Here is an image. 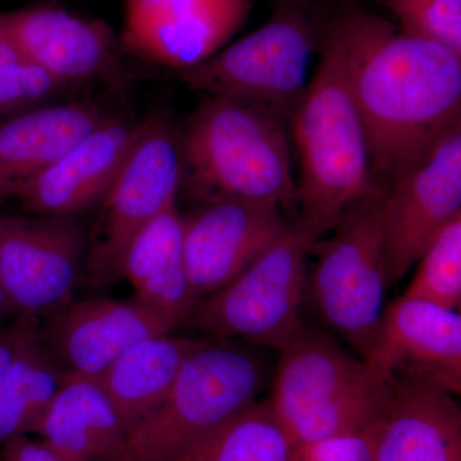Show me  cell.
Wrapping results in <instances>:
<instances>
[{"label":"cell","mask_w":461,"mask_h":461,"mask_svg":"<svg viewBox=\"0 0 461 461\" xmlns=\"http://www.w3.org/2000/svg\"><path fill=\"white\" fill-rule=\"evenodd\" d=\"M109 117L95 103L75 102L45 104L0 118V202L17 198Z\"/></svg>","instance_id":"19"},{"label":"cell","mask_w":461,"mask_h":461,"mask_svg":"<svg viewBox=\"0 0 461 461\" xmlns=\"http://www.w3.org/2000/svg\"><path fill=\"white\" fill-rule=\"evenodd\" d=\"M41 330L38 318L18 314L16 320L0 326V382L30 339Z\"/></svg>","instance_id":"29"},{"label":"cell","mask_w":461,"mask_h":461,"mask_svg":"<svg viewBox=\"0 0 461 461\" xmlns=\"http://www.w3.org/2000/svg\"><path fill=\"white\" fill-rule=\"evenodd\" d=\"M5 17L23 53L67 87L114 76L120 67V38L103 21L57 7L27 8Z\"/></svg>","instance_id":"17"},{"label":"cell","mask_w":461,"mask_h":461,"mask_svg":"<svg viewBox=\"0 0 461 461\" xmlns=\"http://www.w3.org/2000/svg\"><path fill=\"white\" fill-rule=\"evenodd\" d=\"M314 244L294 221L239 277L200 300L186 326L212 339H241L280 353L305 324L300 311Z\"/></svg>","instance_id":"7"},{"label":"cell","mask_w":461,"mask_h":461,"mask_svg":"<svg viewBox=\"0 0 461 461\" xmlns=\"http://www.w3.org/2000/svg\"><path fill=\"white\" fill-rule=\"evenodd\" d=\"M129 433L98 379L66 372L33 435L71 461H121Z\"/></svg>","instance_id":"20"},{"label":"cell","mask_w":461,"mask_h":461,"mask_svg":"<svg viewBox=\"0 0 461 461\" xmlns=\"http://www.w3.org/2000/svg\"><path fill=\"white\" fill-rule=\"evenodd\" d=\"M122 278L136 299L157 313L186 326L199 300L191 286L177 202L136 236L124 258Z\"/></svg>","instance_id":"21"},{"label":"cell","mask_w":461,"mask_h":461,"mask_svg":"<svg viewBox=\"0 0 461 461\" xmlns=\"http://www.w3.org/2000/svg\"><path fill=\"white\" fill-rule=\"evenodd\" d=\"M457 311H459V312H460V313H461V302H460L459 306H457Z\"/></svg>","instance_id":"32"},{"label":"cell","mask_w":461,"mask_h":461,"mask_svg":"<svg viewBox=\"0 0 461 461\" xmlns=\"http://www.w3.org/2000/svg\"><path fill=\"white\" fill-rule=\"evenodd\" d=\"M5 461H71L42 439L20 436L2 446Z\"/></svg>","instance_id":"30"},{"label":"cell","mask_w":461,"mask_h":461,"mask_svg":"<svg viewBox=\"0 0 461 461\" xmlns=\"http://www.w3.org/2000/svg\"><path fill=\"white\" fill-rule=\"evenodd\" d=\"M314 44L311 18L300 5H285L256 32L178 77L205 96L254 103L290 122L311 81Z\"/></svg>","instance_id":"8"},{"label":"cell","mask_w":461,"mask_h":461,"mask_svg":"<svg viewBox=\"0 0 461 461\" xmlns=\"http://www.w3.org/2000/svg\"><path fill=\"white\" fill-rule=\"evenodd\" d=\"M403 294L457 309L461 302V211L423 251Z\"/></svg>","instance_id":"26"},{"label":"cell","mask_w":461,"mask_h":461,"mask_svg":"<svg viewBox=\"0 0 461 461\" xmlns=\"http://www.w3.org/2000/svg\"><path fill=\"white\" fill-rule=\"evenodd\" d=\"M295 445L267 400L254 403L172 461H290Z\"/></svg>","instance_id":"24"},{"label":"cell","mask_w":461,"mask_h":461,"mask_svg":"<svg viewBox=\"0 0 461 461\" xmlns=\"http://www.w3.org/2000/svg\"><path fill=\"white\" fill-rule=\"evenodd\" d=\"M461 211V118L384 190L391 282L402 280Z\"/></svg>","instance_id":"11"},{"label":"cell","mask_w":461,"mask_h":461,"mask_svg":"<svg viewBox=\"0 0 461 461\" xmlns=\"http://www.w3.org/2000/svg\"><path fill=\"white\" fill-rule=\"evenodd\" d=\"M290 123L299 159L295 222L317 242L346 212L384 190L373 177L368 140L344 58L327 32L320 65Z\"/></svg>","instance_id":"2"},{"label":"cell","mask_w":461,"mask_h":461,"mask_svg":"<svg viewBox=\"0 0 461 461\" xmlns=\"http://www.w3.org/2000/svg\"><path fill=\"white\" fill-rule=\"evenodd\" d=\"M372 461H461V403L426 382L393 378Z\"/></svg>","instance_id":"18"},{"label":"cell","mask_w":461,"mask_h":461,"mask_svg":"<svg viewBox=\"0 0 461 461\" xmlns=\"http://www.w3.org/2000/svg\"><path fill=\"white\" fill-rule=\"evenodd\" d=\"M268 379L259 351L232 339H206L165 402L130 430L121 461H172L259 402Z\"/></svg>","instance_id":"5"},{"label":"cell","mask_w":461,"mask_h":461,"mask_svg":"<svg viewBox=\"0 0 461 461\" xmlns=\"http://www.w3.org/2000/svg\"><path fill=\"white\" fill-rule=\"evenodd\" d=\"M384 196L379 190L357 203L315 242L306 278L305 295L321 323L363 359L377 339L391 284Z\"/></svg>","instance_id":"6"},{"label":"cell","mask_w":461,"mask_h":461,"mask_svg":"<svg viewBox=\"0 0 461 461\" xmlns=\"http://www.w3.org/2000/svg\"><path fill=\"white\" fill-rule=\"evenodd\" d=\"M66 87L23 53L0 14V118L41 107Z\"/></svg>","instance_id":"25"},{"label":"cell","mask_w":461,"mask_h":461,"mask_svg":"<svg viewBox=\"0 0 461 461\" xmlns=\"http://www.w3.org/2000/svg\"><path fill=\"white\" fill-rule=\"evenodd\" d=\"M87 242L76 218L11 217L0 240V282L18 314L48 318L72 302Z\"/></svg>","instance_id":"10"},{"label":"cell","mask_w":461,"mask_h":461,"mask_svg":"<svg viewBox=\"0 0 461 461\" xmlns=\"http://www.w3.org/2000/svg\"><path fill=\"white\" fill-rule=\"evenodd\" d=\"M377 421L355 432L297 444L290 461H372Z\"/></svg>","instance_id":"28"},{"label":"cell","mask_w":461,"mask_h":461,"mask_svg":"<svg viewBox=\"0 0 461 461\" xmlns=\"http://www.w3.org/2000/svg\"><path fill=\"white\" fill-rule=\"evenodd\" d=\"M9 220H11V217H3V215H0V240H2L5 229H7ZM12 315H18V313L14 306L12 305L11 300H9L2 282H0V321H2L3 318L12 317Z\"/></svg>","instance_id":"31"},{"label":"cell","mask_w":461,"mask_h":461,"mask_svg":"<svg viewBox=\"0 0 461 461\" xmlns=\"http://www.w3.org/2000/svg\"><path fill=\"white\" fill-rule=\"evenodd\" d=\"M290 223L280 206L239 200L208 203L182 215L187 272L199 302L239 277Z\"/></svg>","instance_id":"13"},{"label":"cell","mask_w":461,"mask_h":461,"mask_svg":"<svg viewBox=\"0 0 461 461\" xmlns=\"http://www.w3.org/2000/svg\"><path fill=\"white\" fill-rule=\"evenodd\" d=\"M178 329L165 315L129 300H72L47 318L42 339L67 373L99 379L130 348L142 339Z\"/></svg>","instance_id":"15"},{"label":"cell","mask_w":461,"mask_h":461,"mask_svg":"<svg viewBox=\"0 0 461 461\" xmlns=\"http://www.w3.org/2000/svg\"><path fill=\"white\" fill-rule=\"evenodd\" d=\"M142 122L111 115L21 191L23 208L41 217L76 218L99 206L131 154Z\"/></svg>","instance_id":"16"},{"label":"cell","mask_w":461,"mask_h":461,"mask_svg":"<svg viewBox=\"0 0 461 461\" xmlns=\"http://www.w3.org/2000/svg\"><path fill=\"white\" fill-rule=\"evenodd\" d=\"M178 133L187 198L295 208L297 177L280 115L244 100L205 96Z\"/></svg>","instance_id":"3"},{"label":"cell","mask_w":461,"mask_h":461,"mask_svg":"<svg viewBox=\"0 0 461 461\" xmlns=\"http://www.w3.org/2000/svg\"><path fill=\"white\" fill-rule=\"evenodd\" d=\"M272 379L268 402L296 445L372 426L393 384L335 336L306 324L280 351Z\"/></svg>","instance_id":"4"},{"label":"cell","mask_w":461,"mask_h":461,"mask_svg":"<svg viewBox=\"0 0 461 461\" xmlns=\"http://www.w3.org/2000/svg\"><path fill=\"white\" fill-rule=\"evenodd\" d=\"M373 177L386 190L461 118V58L360 7L333 18Z\"/></svg>","instance_id":"1"},{"label":"cell","mask_w":461,"mask_h":461,"mask_svg":"<svg viewBox=\"0 0 461 461\" xmlns=\"http://www.w3.org/2000/svg\"><path fill=\"white\" fill-rule=\"evenodd\" d=\"M65 378L39 330L0 382V446L35 433Z\"/></svg>","instance_id":"23"},{"label":"cell","mask_w":461,"mask_h":461,"mask_svg":"<svg viewBox=\"0 0 461 461\" xmlns=\"http://www.w3.org/2000/svg\"><path fill=\"white\" fill-rule=\"evenodd\" d=\"M181 184L178 130L165 118L142 121L138 141L100 203L90 230L83 271L86 284L107 286L122 278L130 245L157 215L177 202Z\"/></svg>","instance_id":"9"},{"label":"cell","mask_w":461,"mask_h":461,"mask_svg":"<svg viewBox=\"0 0 461 461\" xmlns=\"http://www.w3.org/2000/svg\"><path fill=\"white\" fill-rule=\"evenodd\" d=\"M366 362L393 379L426 382L461 397V313L402 294L384 309Z\"/></svg>","instance_id":"14"},{"label":"cell","mask_w":461,"mask_h":461,"mask_svg":"<svg viewBox=\"0 0 461 461\" xmlns=\"http://www.w3.org/2000/svg\"><path fill=\"white\" fill-rule=\"evenodd\" d=\"M253 0H124V53L178 72L222 50L247 23Z\"/></svg>","instance_id":"12"},{"label":"cell","mask_w":461,"mask_h":461,"mask_svg":"<svg viewBox=\"0 0 461 461\" xmlns=\"http://www.w3.org/2000/svg\"><path fill=\"white\" fill-rule=\"evenodd\" d=\"M205 341L172 333L142 339L98 379L130 430L165 402L185 364Z\"/></svg>","instance_id":"22"},{"label":"cell","mask_w":461,"mask_h":461,"mask_svg":"<svg viewBox=\"0 0 461 461\" xmlns=\"http://www.w3.org/2000/svg\"><path fill=\"white\" fill-rule=\"evenodd\" d=\"M403 32L461 58V0H379Z\"/></svg>","instance_id":"27"}]
</instances>
